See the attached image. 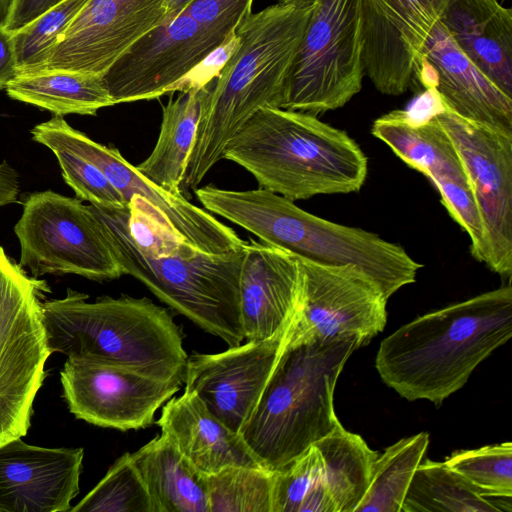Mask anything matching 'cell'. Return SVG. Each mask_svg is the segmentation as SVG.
Instances as JSON below:
<instances>
[{
  "label": "cell",
  "instance_id": "obj_1",
  "mask_svg": "<svg viewBox=\"0 0 512 512\" xmlns=\"http://www.w3.org/2000/svg\"><path fill=\"white\" fill-rule=\"evenodd\" d=\"M315 4V3H314ZM313 5L274 4L248 13L235 30L236 47L211 79L184 177L197 188L245 122L265 107L282 108L288 74Z\"/></svg>",
  "mask_w": 512,
  "mask_h": 512
},
{
  "label": "cell",
  "instance_id": "obj_2",
  "mask_svg": "<svg viewBox=\"0 0 512 512\" xmlns=\"http://www.w3.org/2000/svg\"><path fill=\"white\" fill-rule=\"evenodd\" d=\"M511 336L512 287L507 284L401 326L382 340L375 366L403 398L441 405Z\"/></svg>",
  "mask_w": 512,
  "mask_h": 512
},
{
  "label": "cell",
  "instance_id": "obj_3",
  "mask_svg": "<svg viewBox=\"0 0 512 512\" xmlns=\"http://www.w3.org/2000/svg\"><path fill=\"white\" fill-rule=\"evenodd\" d=\"M223 159L253 175L259 188L296 201L348 194L363 186L368 159L343 130L317 116L265 107L226 145Z\"/></svg>",
  "mask_w": 512,
  "mask_h": 512
},
{
  "label": "cell",
  "instance_id": "obj_4",
  "mask_svg": "<svg viewBox=\"0 0 512 512\" xmlns=\"http://www.w3.org/2000/svg\"><path fill=\"white\" fill-rule=\"evenodd\" d=\"M205 210L297 257L326 265H352L368 274L388 299L416 281L422 264L398 244L364 229L315 216L271 191L195 189Z\"/></svg>",
  "mask_w": 512,
  "mask_h": 512
},
{
  "label": "cell",
  "instance_id": "obj_5",
  "mask_svg": "<svg viewBox=\"0 0 512 512\" xmlns=\"http://www.w3.org/2000/svg\"><path fill=\"white\" fill-rule=\"evenodd\" d=\"M88 298L68 289L63 298L42 301L51 354L184 383L188 355L181 329L167 309L146 297L104 296L93 302Z\"/></svg>",
  "mask_w": 512,
  "mask_h": 512
},
{
  "label": "cell",
  "instance_id": "obj_6",
  "mask_svg": "<svg viewBox=\"0 0 512 512\" xmlns=\"http://www.w3.org/2000/svg\"><path fill=\"white\" fill-rule=\"evenodd\" d=\"M361 346L355 337L284 346L239 431L263 468L281 470L341 425L334 390L346 361Z\"/></svg>",
  "mask_w": 512,
  "mask_h": 512
},
{
  "label": "cell",
  "instance_id": "obj_7",
  "mask_svg": "<svg viewBox=\"0 0 512 512\" xmlns=\"http://www.w3.org/2000/svg\"><path fill=\"white\" fill-rule=\"evenodd\" d=\"M88 207L100 221L124 274L142 282L170 308L229 347L243 342L239 307L243 246L211 254L183 242L172 253L149 254L136 246L129 233L128 205Z\"/></svg>",
  "mask_w": 512,
  "mask_h": 512
},
{
  "label": "cell",
  "instance_id": "obj_8",
  "mask_svg": "<svg viewBox=\"0 0 512 512\" xmlns=\"http://www.w3.org/2000/svg\"><path fill=\"white\" fill-rule=\"evenodd\" d=\"M48 286L0 246V446L28 432L51 355L41 303Z\"/></svg>",
  "mask_w": 512,
  "mask_h": 512
},
{
  "label": "cell",
  "instance_id": "obj_9",
  "mask_svg": "<svg viewBox=\"0 0 512 512\" xmlns=\"http://www.w3.org/2000/svg\"><path fill=\"white\" fill-rule=\"evenodd\" d=\"M362 0H317L292 61L283 109L318 114L346 105L365 75Z\"/></svg>",
  "mask_w": 512,
  "mask_h": 512
},
{
  "label": "cell",
  "instance_id": "obj_10",
  "mask_svg": "<svg viewBox=\"0 0 512 512\" xmlns=\"http://www.w3.org/2000/svg\"><path fill=\"white\" fill-rule=\"evenodd\" d=\"M14 231L19 264L33 277L76 274L108 281L124 274L100 221L79 198L50 190L28 195Z\"/></svg>",
  "mask_w": 512,
  "mask_h": 512
},
{
  "label": "cell",
  "instance_id": "obj_11",
  "mask_svg": "<svg viewBox=\"0 0 512 512\" xmlns=\"http://www.w3.org/2000/svg\"><path fill=\"white\" fill-rule=\"evenodd\" d=\"M235 37L186 10L164 19L101 76L114 104L151 100L176 90L200 64Z\"/></svg>",
  "mask_w": 512,
  "mask_h": 512
},
{
  "label": "cell",
  "instance_id": "obj_12",
  "mask_svg": "<svg viewBox=\"0 0 512 512\" xmlns=\"http://www.w3.org/2000/svg\"><path fill=\"white\" fill-rule=\"evenodd\" d=\"M32 139L47 148L68 149L95 165L128 204L135 196L144 198L167 221L182 240L211 254L240 249L244 240L215 216L188 201L183 195L167 192L142 175L117 148L92 140L68 124L63 116L37 124Z\"/></svg>",
  "mask_w": 512,
  "mask_h": 512
},
{
  "label": "cell",
  "instance_id": "obj_13",
  "mask_svg": "<svg viewBox=\"0 0 512 512\" xmlns=\"http://www.w3.org/2000/svg\"><path fill=\"white\" fill-rule=\"evenodd\" d=\"M435 118L468 176L484 231V258L501 277L512 273V133L464 119L442 107Z\"/></svg>",
  "mask_w": 512,
  "mask_h": 512
},
{
  "label": "cell",
  "instance_id": "obj_14",
  "mask_svg": "<svg viewBox=\"0 0 512 512\" xmlns=\"http://www.w3.org/2000/svg\"><path fill=\"white\" fill-rule=\"evenodd\" d=\"M299 259L305 271L304 292L286 346L348 337L363 346L384 330L388 299L373 278L352 265Z\"/></svg>",
  "mask_w": 512,
  "mask_h": 512
},
{
  "label": "cell",
  "instance_id": "obj_15",
  "mask_svg": "<svg viewBox=\"0 0 512 512\" xmlns=\"http://www.w3.org/2000/svg\"><path fill=\"white\" fill-rule=\"evenodd\" d=\"M371 132L433 183L450 216L468 234L472 256L480 257L484 231L473 191L461 158L434 113L416 119L411 110H393L377 118Z\"/></svg>",
  "mask_w": 512,
  "mask_h": 512
},
{
  "label": "cell",
  "instance_id": "obj_16",
  "mask_svg": "<svg viewBox=\"0 0 512 512\" xmlns=\"http://www.w3.org/2000/svg\"><path fill=\"white\" fill-rule=\"evenodd\" d=\"M60 380L63 398L77 419L121 431L151 426L156 411L182 385L124 366L68 358Z\"/></svg>",
  "mask_w": 512,
  "mask_h": 512
},
{
  "label": "cell",
  "instance_id": "obj_17",
  "mask_svg": "<svg viewBox=\"0 0 512 512\" xmlns=\"http://www.w3.org/2000/svg\"><path fill=\"white\" fill-rule=\"evenodd\" d=\"M290 324L267 339L248 340L219 353L188 356L185 390L196 393L217 419L239 433L278 362Z\"/></svg>",
  "mask_w": 512,
  "mask_h": 512
},
{
  "label": "cell",
  "instance_id": "obj_18",
  "mask_svg": "<svg viewBox=\"0 0 512 512\" xmlns=\"http://www.w3.org/2000/svg\"><path fill=\"white\" fill-rule=\"evenodd\" d=\"M450 0H362L364 73L382 94L411 84L424 43Z\"/></svg>",
  "mask_w": 512,
  "mask_h": 512
},
{
  "label": "cell",
  "instance_id": "obj_19",
  "mask_svg": "<svg viewBox=\"0 0 512 512\" xmlns=\"http://www.w3.org/2000/svg\"><path fill=\"white\" fill-rule=\"evenodd\" d=\"M164 17L165 0H88L37 71L102 75Z\"/></svg>",
  "mask_w": 512,
  "mask_h": 512
},
{
  "label": "cell",
  "instance_id": "obj_20",
  "mask_svg": "<svg viewBox=\"0 0 512 512\" xmlns=\"http://www.w3.org/2000/svg\"><path fill=\"white\" fill-rule=\"evenodd\" d=\"M83 448H47L21 438L0 446V512H66L79 493Z\"/></svg>",
  "mask_w": 512,
  "mask_h": 512
},
{
  "label": "cell",
  "instance_id": "obj_21",
  "mask_svg": "<svg viewBox=\"0 0 512 512\" xmlns=\"http://www.w3.org/2000/svg\"><path fill=\"white\" fill-rule=\"evenodd\" d=\"M304 285L299 257L262 241H244L239 307L245 339L263 340L285 329L300 306Z\"/></svg>",
  "mask_w": 512,
  "mask_h": 512
},
{
  "label": "cell",
  "instance_id": "obj_22",
  "mask_svg": "<svg viewBox=\"0 0 512 512\" xmlns=\"http://www.w3.org/2000/svg\"><path fill=\"white\" fill-rule=\"evenodd\" d=\"M420 55L435 69V89L446 109L464 119L512 133V98L468 59L440 21L432 28Z\"/></svg>",
  "mask_w": 512,
  "mask_h": 512
},
{
  "label": "cell",
  "instance_id": "obj_23",
  "mask_svg": "<svg viewBox=\"0 0 512 512\" xmlns=\"http://www.w3.org/2000/svg\"><path fill=\"white\" fill-rule=\"evenodd\" d=\"M157 424L179 452L204 475L229 466L262 467L239 433L217 419L192 391L184 390L181 396L170 398Z\"/></svg>",
  "mask_w": 512,
  "mask_h": 512
},
{
  "label": "cell",
  "instance_id": "obj_24",
  "mask_svg": "<svg viewBox=\"0 0 512 512\" xmlns=\"http://www.w3.org/2000/svg\"><path fill=\"white\" fill-rule=\"evenodd\" d=\"M439 21L468 59L512 98V9L497 0H450Z\"/></svg>",
  "mask_w": 512,
  "mask_h": 512
},
{
  "label": "cell",
  "instance_id": "obj_25",
  "mask_svg": "<svg viewBox=\"0 0 512 512\" xmlns=\"http://www.w3.org/2000/svg\"><path fill=\"white\" fill-rule=\"evenodd\" d=\"M151 498L153 512H210L206 475L163 433L130 453Z\"/></svg>",
  "mask_w": 512,
  "mask_h": 512
},
{
  "label": "cell",
  "instance_id": "obj_26",
  "mask_svg": "<svg viewBox=\"0 0 512 512\" xmlns=\"http://www.w3.org/2000/svg\"><path fill=\"white\" fill-rule=\"evenodd\" d=\"M211 80L190 85L162 109V122L151 154L136 166L151 182L176 196L182 195L187 165L196 136L202 104Z\"/></svg>",
  "mask_w": 512,
  "mask_h": 512
},
{
  "label": "cell",
  "instance_id": "obj_27",
  "mask_svg": "<svg viewBox=\"0 0 512 512\" xmlns=\"http://www.w3.org/2000/svg\"><path fill=\"white\" fill-rule=\"evenodd\" d=\"M7 95L54 115H96L115 105L100 75L67 70H41L19 74L5 88Z\"/></svg>",
  "mask_w": 512,
  "mask_h": 512
},
{
  "label": "cell",
  "instance_id": "obj_28",
  "mask_svg": "<svg viewBox=\"0 0 512 512\" xmlns=\"http://www.w3.org/2000/svg\"><path fill=\"white\" fill-rule=\"evenodd\" d=\"M314 445L320 454L321 484L333 512H354L369 486L379 453L342 424Z\"/></svg>",
  "mask_w": 512,
  "mask_h": 512
},
{
  "label": "cell",
  "instance_id": "obj_29",
  "mask_svg": "<svg viewBox=\"0 0 512 512\" xmlns=\"http://www.w3.org/2000/svg\"><path fill=\"white\" fill-rule=\"evenodd\" d=\"M511 512L512 497L473 485L445 462L424 458L415 470L401 512Z\"/></svg>",
  "mask_w": 512,
  "mask_h": 512
},
{
  "label": "cell",
  "instance_id": "obj_30",
  "mask_svg": "<svg viewBox=\"0 0 512 512\" xmlns=\"http://www.w3.org/2000/svg\"><path fill=\"white\" fill-rule=\"evenodd\" d=\"M429 434L403 438L378 455L369 486L354 512H401L416 468L425 458Z\"/></svg>",
  "mask_w": 512,
  "mask_h": 512
},
{
  "label": "cell",
  "instance_id": "obj_31",
  "mask_svg": "<svg viewBox=\"0 0 512 512\" xmlns=\"http://www.w3.org/2000/svg\"><path fill=\"white\" fill-rule=\"evenodd\" d=\"M273 472L229 466L206 475L210 512H272Z\"/></svg>",
  "mask_w": 512,
  "mask_h": 512
},
{
  "label": "cell",
  "instance_id": "obj_32",
  "mask_svg": "<svg viewBox=\"0 0 512 512\" xmlns=\"http://www.w3.org/2000/svg\"><path fill=\"white\" fill-rule=\"evenodd\" d=\"M272 512H333L319 479V452L313 444L273 472Z\"/></svg>",
  "mask_w": 512,
  "mask_h": 512
},
{
  "label": "cell",
  "instance_id": "obj_33",
  "mask_svg": "<svg viewBox=\"0 0 512 512\" xmlns=\"http://www.w3.org/2000/svg\"><path fill=\"white\" fill-rule=\"evenodd\" d=\"M71 512H153L145 483L129 452L120 456Z\"/></svg>",
  "mask_w": 512,
  "mask_h": 512
},
{
  "label": "cell",
  "instance_id": "obj_34",
  "mask_svg": "<svg viewBox=\"0 0 512 512\" xmlns=\"http://www.w3.org/2000/svg\"><path fill=\"white\" fill-rule=\"evenodd\" d=\"M88 0H62L13 31L19 74L39 70Z\"/></svg>",
  "mask_w": 512,
  "mask_h": 512
},
{
  "label": "cell",
  "instance_id": "obj_35",
  "mask_svg": "<svg viewBox=\"0 0 512 512\" xmlns=\"http://www.w3.org/2000/svg\"><path fill=\"white\" fill-rule=\"evenodd\" d=\"M446 465L483 491L512 497V443L460 450Z\"/></svg>",
  "mask_w": 512,
  "mask_h": 512
},
{
  "label": "cell",
  "instance_id": "obj_36",
  "mask_svg": "<svg viewBox=\"0 0 512 512\" xmlns=\"http://www.w3.org/2000/svg\"><path fill=\"white\" fill-rule=\"evenodd\" d=\"M49 149L56 156L62 176L77 198L105 208H124L128 205L95 165L63 147L52 146Z\"/></svg>",
  "mask_w": 512,
  "mask_h": 512
},
{
  "label": "cell",
  "instance_id": "obj_37",
  "mask_svg": "<svg viewBox=\"0 0 512 512\" xmlns=\"http://www.w3.org/2000/svg\"><path fill=\"white\" fill-rule=\"evenodd\" d=\"M62 0H13L5 27L15 31Z\"/></svg>",
  "mask_w": 512,
  "mask_h": 512
},
{
  "label": "cell",
  "instance_id": "obj_38",
  "mask_svg": "<svg viewBox=\"0 0 512 512\" xmlns=\"http://www.w3.org/2000/svg\"><path fill=\"white\" fill-rule=\"evenodd\" d=\"M19 75L13 31L0 24V90Z\"/></svg>",
  "mask_w": 512,
  "mask_h": 512
},
{
  "label": "cell",
  "instance_id": "obj_39",
  "mask_svg": "<svg viewBox=\"0 0 512 512\" xmlns=\"http://www.w3.org/2000/svg\"><path fill=\"white\" fill-rule=\"evenodd\" d=\"M19 176L6 161L0 163V207L18 201Z\"/></svg>",
  "mask_w": 512,
  "mask_h": 512
},
{
  "label": "cell",
  "instance_id": "obj_40",
  "mask_svg": "<svg viewBox=\"0 0 512 512\" xmlns=\"http://www.w3.org/2000/svg\"><path fill=\"white\" fill-rule=\"evenodd\" d=\"M192 0H165V17L171 19L178 15ZM163 19V20H164Z\"/></svg>",
  "mask_w": 512,
  "mask_h": 512
},
{
  "label": "cell",
  "instance_id": "obj_41",
  "mask_svg": "<svg viewBox=\"0 0 512 512\" xmlns=\"http://www.w3.org/2000/svg\"><path fill=\"white\" fill-rule=\"evenodd\" d=\"M13 0H0V24L5 26Z\"/></svg>",
  "mask_w": 512,
  "mask_h": 512
},
{
  "label": "cell",
  "instance_id": "obj_42",
  "mask_svg": "<svg viewBox=\"0 0 512 512\" xmlns=\"http://www.w3.org/2000/svg\"><path fill=\"white\" fill-rule=\"evenodd\" d=\"M317 0H279L278 3L284 5H294L298 7H306L313 5Z\"/></svg>",
  "mask_w": 512,
  "mask_h": 512
}]
</instances>
